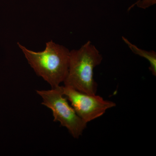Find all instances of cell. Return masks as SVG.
Listing matches in <instances>:
<instances>
[{
    "label": "cell",
    "mask_w": 156,
    "mask_h": 156,
    "mask_svg": "<svg viewBox=\"0 0 156 156\" xmlns=\"http://www.w3.org/2000/svg\"><path fill=\"white\" fill-rule=\"evenodd\" d=\"M17 44L36 73L51 88H56L64 82L69 66L70 51L67 48L51 41L46 43L44 51L35 52Z\"/></svg>",
    "instance_id": "cell-1"
},
{
    "label": "cell",
    "mask_w": 156,
    "mask_h": 156,
    "mask_svg": "<svg viewBox=\"0 0 156 156\" xmlns=\"http://www.w3.org/2000/svg\"><path fill=\"white\" fill-rule=\"evenodd\" d=\"M103 57L90 41L79 50L70 51L69 66L64 83L66 87L89 95H96L97 83L94 69L102 62Z\"/></svg>",
    "instance_id": "cell-2"
},
{
    "label": "cell",
    "mask_w": 156,
    "mask_h": 156,
    "mask_svg": "<svg viewBox=\"0 0 156 156\" xmlns=\"http://www.w3.org/2000/svg\"><path fill=\"white\" fill-rule=\"evenodd\" d=\"M37 92L43 99L42 104L52 111L54 122H59L74 138H78L82 135L87 123L69 105L63 94L62 86L49 90H37Z\"/></svg>",
    "instance_id": "cell-3"
},
{
    "label": "cell",
    "mask_w": 156,
    "mask_h": 156,
    "mask_svg": "<svg viewBox=\"0 0 156 156\" xmlns=\"http://www.w3.org/2000/svg\"><path fill=\"white\" fill-rule=\"evenodd\" d=\"M62 89L64 96L70 102L77 114L87 123L116 106L115 102L105 100L98 95H89L66 86H62Z\"/></svg>",
    "instance_id": "cell-4"
},
{
    "label": "cell",
    "mask_w": 156,
    "mask_h": 156,
    "mask_svg": "<svg viewBox=\"0 0 156 156\" xmlns=\"http://www.w3.org/2000/svg\"><path fill=\"white\" fill-rule=\"evenodd\" d=\"M122 39L132 52L136 55H139L147 59L150 63L149 69L154 76H156V53L154 50L147 51L140 49L135 45L131 44L128 39L122 37Z\"/></svg>",
    "instance_id": "cell-5"
},
{
    "label": "cell",
    "mask_w": 156,
    "mask_h": 156,
    "mask_svg": "<svg viewBox=\"0 0 156 156\" xmlns=\"http://www.w3.org/2000/svg\"><path fill=\"white\" fill-rule=\"evenodd\" d=\"M156 0H138L136 3L133 4L128 9V11L134 6L136 5L138 8L144 9H147L151 6L155 5Z\"/></svg>",
    "instance_id": "cell-6"
}]
</instances>
